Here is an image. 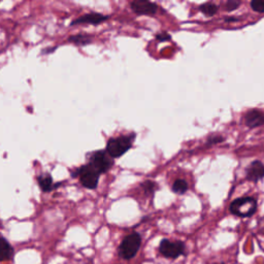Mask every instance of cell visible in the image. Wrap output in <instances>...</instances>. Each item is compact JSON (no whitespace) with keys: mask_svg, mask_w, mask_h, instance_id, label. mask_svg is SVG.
Listing matches in <instances>:
<instances>
[{"mask_svg":"<svg viewBox=\"0 0 264 264\" xmlns=\"http://www.w3.org/2000/svg\"><path fill=\"white\" fill-rule=\"evenodd\" d=\"M136 139V135L131 134L127 136H120L117 138L109 139L106 144V150L105 152L114 158H120L123 156L125 153H127L134 144V141Z\"/></svg>","mask_w":264,"mask_h":264,"instance_id":"1","label":"cell"},{"mask_svg":"<svg viewBox=\"0 0 264 264\" xmlns=\"http://www.w3.org/2000/svg\"><path fill=\"white\" fill-rule=\"evenodd\" d=\"M231 214L240 217V218H249L252 217L257 211V202L254 197L246 196L239 197L233 201L229 207Z\"/></svg>","mask_w":264,"mask_h":264,"instance_id":"2","label":"cell"},{"mask_svg":"<svg viewBox=\"0 0 264 264\" xmlns=\"http://www.w3.org/2000/svg\"><path fill=\"white\" fill-rule=\"evenodd\" d=\"M142 246V236L138 232H134L124 237L118 248L119 256L124 260L134 258Z\"/></svg>","mask_w":264,"mask_h":264,"instance_id":"3","label":"cell"},{"mask_svg":"<svg viewBox=\"0 0 264 264\" xmlns=\"http://www.w3.org/2000/svg\"><path fill=\"white\" fill-rule=\"evenodd\" d=\"M73 175L74 177H78L80 179L81 184L85 188L90 190H94L97 188L100 178V174L98 173V171L95 168H93L89 163L81 166Z\"/></svg>","mask_w":264,"mask_h":264,"instance_id":"4","label":"cell"},{"mask_svg":"<svg viewBox=\"0 0 264 264\" xmlns=\"http://www.w3.org/2000/svg\"><path fill=\"white\" fill-rule=\"evenodd\" d=\"M186 246L181 240H169L164 238L160 241L159 245V253L168 259H177L180 256L185 255Z\"/></svg>","mask_w":264,"mask_h":264,"instance_id":"5","label":"cell"},{"mask_svg":"<svg viewBox=\"0 0 264 264\" xmlns=\"http://www.w3.org/2000/svg\"><path fill=\"white\" fill-rule=\"evenodd\" d=\"M89 164L95 168L99 174H102L113 167L114 160L105 151H97L91 155Z\"/></svg>","mask_w":264,"mask_h":264,"instance_id":"6","label":"cell"},{"mask_svg":"<svg viewBox=\"0 0 264 264\" xmlns=\"http://www.w3.org/2000/svg\"><path fill=\"white\" fill-rule=\"evenodd\" d=\"M131 10L140 16H154L158 12V6L148 0H135L130 4Z\"/></svg>","mask_w":264,"mask_h":264,"instance_id":"7","label":"cell"},{"mask_svg":"<svg viewBox=\"0 0 264 264\" xmlns=\"http://www.w3.org/2000/svg\"><path fill=\"white\" fill-rule=\"evenodd\" d=\"M109 19V16L102 15L99 13H90V14H86L84 16H81L80 18L76 19L75 21L72 22L71 26L74 25H79V24H92V25H98L102 22L106 21Z\"/></svg>","mask_w":264,"mask_h":264,"instance_id":"8","label":"cell"},{"mask_svg":"<svg viewBox=\"0 0 264 264\" xmlns=\"http://www.w3.org/2000/svg\"><path fill=\"white\" fill-rule=\"evenodd\" d=\"M246 177H247V180L253 183H257L258 181L263 179L264 178V164L259 160L253 161L246 169Z\"/></svg>","mask_w":264,"mask_h":264,"instance_id":"9","label":"cell"},{"mask_svg":"<svg viewBox=\"0 0 264 264\" xmlns=\"http://www.w3.org/2000/svg\"><path fill=\"white\" fill-rule=\"evenodd\" d=\"M244 123L249 128H257L264 125V114L258 109H251L244 116Z\"/></svg>","mask_w":264,"mask_h":264,"instance_id":"10","label":"cell"},{"mask_svg":"<svg viewBox=\"0 0 264 264\" xmlns=\"http://www.w3.org/2000/svg\"><path fill=\"white\" fill-rule=\"evenodd\" d=\"M37 184L40 190L45 193L54 191L57 187H59V184H55L53 177L49 172L41 173L37 178Z\"/></svg>","mask_w":264,"mask_h":264,"instance_id":"11","label":"cell"},{"mask_svg":"<svg viewBox=\"0 0 264 264\" xmlns=\"http://www.w3.org/2000/svg\"><path fill=\"white\" fill-rule=\"evenodd\" d=\"M15 255L13 246L5 237H0V262L12 260Z\"/></svg>","mask_w":264,"mask_h":264,"instance_id":"12","label":"cell"},{"mask_svg":"<svg viewBox=\"0 0 264 264\" xmlns=\"http://www.w3.org/2000/svg\"><path fill=\"white\" fill-rule=\"evenodd\" d=\"M68 41L71 43H75L77 46H86L92 42V38L88 34H77L69 37Z\"/></svg>","mask_w":264,"mask_h":264,"instance_id":"13","label":"cell"},{"mask_svg":"<svg viewBox=\"0 0 264 264\" xmlns=\"http://www.w3.org/2000/svg\"><path fill=\"white\" fill-rule=\"evenodd\" d=\"M188 188H189L188 183L185 180H183V179L175 180L174 183L172 184V187H171L173 193L180 194V195L185 194L188 191Z\"/></svg>","mask_w":264,"mask_h":264,"instance_id":"14","label":"cell"},{"mask_svg":"<svg viewBox=\"0 0 264 264\" xmlns=\"http://www.w3.org/2000/svg\"><path fill=\"white\" fill-rule=\"evenodd\" d=\"M200 11L208 17H212V16H215L218 13L219 8H218L217 5H215L213 3H206L202 6H200Z\"/></svg>","mask_w":264,"mask_h":264,"instance_id":"15","label":"cell"},{"mask_svg":"<svg viewBox=\"0 0 264 264\" xmlns=\"http://www.w3.org/2000/svg\"><path fill=\"white\" fill-rule=\"evenodd\" d=\"M143 188L144 191L147 194H154L157 190H158V185L155 182H152V181H146L143 184Z\"/></svg>","mask_w":264,"mask_h":264,"instance_id":"16","label":"cell"},{"mask_svg":"<svg viewBox=\"0 0 264 264\" xmlns=\"http://www.w3.org/2000/svg\"><path fill=\"white\" fill-rule=\"evenodd\" d=\"M241 5V2L239 0H228L224 4V10L226 12H233L235 10H237Z\"/></svg>","mask_w":264,"mask_h":264,"instance_id":"17","label":"cell"},{"mask_svg":"<svg viewBox=\"0 0 264 264\" xmlns=\"http://www.w3.org/2000/svg\"><path fill=\"white\" fill-rule=\"evenodd\" d=\"M251 9L256 13H264V0H253L250 4Z\"/></svg>","mask_w":264,"mask_h":264,"instance_id":"18","label":"cell"},{"mask_svg":"<svg viewBox=\"0 0 264 264\" xmlns=\"http://www.w3.org/2000/svg\"><path fill=\"white\" fill-rule=\"evenodd\" d=\"M224 140H225V138L222 137V136H220V135H214V136H212L211 138H209L207 145H208V146H213V145H216V144H219V143L224 142Z\"/></svg>","mask_w":264,"mask_h":264,"instance_id":"19","label":"cell"},{"mask_svg":"<svg viewBox=\"0 0 264 264\" xmlns=\"http://www.w3.org/2000/svg\"><path fill=\"white\" fill-rule=\"evenodd\" d=\"M156 38H157V40L160 41V42H165V41L171 39V35L168 34V33L165 32V31H163V32H159V33L156 35Z\"/></svg>","mask_w":264,"mask_h":264,"instance_id":"20","label":"cell"},{"mask_svg":"<svg viewBox=\"0 0 264 264\" xmlns=\"http://www.w3.org/2000/svg\"><path fill=\"white\" fill-rule=\"evenodd\" d=\"M239 19H236V18H226L225 21L226 22H235V21H238Z\"/></svg>","mask_w":264,"mask_h":264,"instance_id":"21","label":"cell"},{"mask_svg":"<svg viewBox=\"0 0 264 264\" xmlns=\"http://www.w3.org/2000/svg\"><path fill=\"white\" fill-rule=\"evenodd\" d=\"M221 264H224V263H221Z\"/></svg>","mask_w":264,"mask_h":264,"instance_id":"22","label":"cell"}]
</instances>
